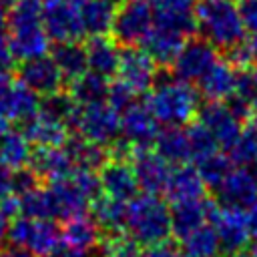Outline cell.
I'll return each mask as SVG.
<instances>
[{
    "instance_id": "7bdbcfd3",
    "label": "cell",
    "mask_w": 257,
    "mask_h": 257,
    "mask_svg": "<svg viewBox=\"0 0 257 257\" xmlns=\"http://www.w3.org/2000/svg\"><path fill=\"white\" fill-rule=\"evenodd\" d=\"M239 14L249 32L257 34V0H239Z\"/></svg>"
},
{
    "instance_id": "836d02e7",
    "label": "cell",
    "mask_w": 257,
    "mask_h": 257,
    "mask_svg": "<svg viewBox=\"0 0 257 257\" xmlns=\"http://www.w3.org/2000/svg\"><path fill=\"white\" fill-rule=\"evenodd\" d=\"M70 153V157L74 159L76 167L82 169H92V171H100L108 161H110V151L108 147L90 143L82 137H70L68 143L64 145Z\"/></svg>"
},
{
    "instance_id": "44dd1931",
    "label": "cell",
    "mask_w": 257,
    "mask_h": 257,
    "mask_svg": "<svg viewBox=\"0 0 257 257\" xmlns=\"http://www.w3.org/2000/svg\"><path fill=\"white\" fill-rule=\"evenodd\" d=\"M187 42V36L183 32H177L173 28H165L155 24V28L149 32V36L143 42V48L149 52V56L163 66H173L179 52L183 50Z\"/></svg>"
},
{
    "instance_id": "816d5d0a",
    "label": "cell",
    "mask_w": 257,
    "mask_h": 257,
    "mask_svg": "<svg viewBox=\"0 0 257 257\" xmlns=\"http://www.w3.org/2000/svg\"><path fill=\"white\" fill-rule=\"evenodd\" d=\"M12 82H14V80H12L10 72H2V70H0V98L8 92V88L12 86Z\"/></svg>"
},
{
    "instance_id": "7c38bea8",
    "label": "cell",
    "mask_w": 257,
    "mask_h": 257,
    "mask_svg": "<svg viewBox=\"0 0 257 257\" xmlns=\"http://www.w3.org/2000/svg\"><path fill=\"white\" fill-rule=\"evenodd\" d=\"M18 80L28 86L32 92H36L38 96H50L60 92L64 76L58 70L56 62L52 56H40V58H32V60H24L18 66Z\"/></svg>"
},
{
    "instance_id": "8d00e7d4",
    "label": "cell",
    "mask_w": 257,
    "mask_h": 257,
    "mask_svg": "<svg viewBox=\"0 0 257 257\" xmlns=\"http://www.w3.org/2000/svg\"><path fill=\"white\" fill-rule=\"evenodd\" d=\"M231 169H233V159L223 155V153H219V151L197 161V171H199L203 183L207 187L215 189V191L223 185V181L227 179Z\"/></svg>"
},
{
    "instance_id": "bcb514c9",
    "label": "cell",
    "mask_w": 257,
    "mask_h": 257,
    "mask_svg": "<svg viewBox=\"0 0 257 257\" xmlns=\"http://www.w3.org/2000/svg\"><path fill=\"white\" fill-rule=\"evenodd\" d=\"M12 181H14V171L10 167H6L4 163H0V203L14 195V189H12Z\"/></svg>"
},
{
    "instance_id": "7402d4cb",
    "label": "cell",
    "mask_w": 257,
    "mask_h": 257,
    "mask_svg": "<svg viewBox=\"0 0 257 257\" xmlns=\"http://www.w3.org/2000/svg\"><path fill=\"white\" fill-rule=\"evenodd\" d=\"M40 110L38 94L32 92L28 86H24L20 80L12 82L8 92L0 98V116L8 122H26Z\"/></svg>"
},
{
    "instance_id": "f546056e",
    "label": "cell",
    "mask_w": 257,
    "mask_h": 257,
    "mask_svg": "<svg viewBox=\"0 0 257 257\" xmlns=\"http://www.w3.org/2000/svg\"><path fill=\"white\" fill-rule=\"evenodd\" d=\"M58 66V70L62 72L64 80H74L78 76H82L88 70V58H86V46L80 40H72V42H60L52 48L50 54Z\"/></svg>"
},
{
    "instance_id": "4316f807",
    "label": "cell",
    "mask_w": 257,
    "mask_h": 257,
    "mask_svg": "<svg viewBox=\"0 0 257 257\" xmlns=\"http://www.w3.org/2000/svg\"><path fill=\"white\" fill-rule=\"evenodd\" d=\"M86 46V58H88V70L100 74V76H112L118 72L120 64V50L114 38L108 36H90Z\"/></svg>"
},
{
    "instance_id": "91938a15",
    "label": "cell",
    "mask_w": 257,
    "mask_h": 257,
    "mask_svg": "<svg viewBox=\"0 0 257 257\" xmlns=\"http://www.w3.org/2000/svg\"><path fill=\"white\" fill-rule=\"evenodd\" d=\"M116 2H126V0H116Z\"/></svg>"
},
{
    "instance_id": "681fc988",
    "label": "cell",
    "mask_w": 257,
    "mask_h": 257,
    "mask_svg": "<svg viewBox=\"0 0 257 257\" xmlns=\"http://www.w3.org/2000/svg\"><path fill=\"white\" fill-rule=\"evenodd\" d=\"M50 257H88V253H82V251H76V249H70V247H60L56 249Z\"/></svg>"
},
{
    "instance_id": "d6a6232c",
    "label": "cell",
    "mask_w": 257,
    "mask_h": 257,
    "mask_svg": "<svg viewBox=\"0 0 257 257\" xmlns=\"http://www.w3.org/2000/svg\"><path fill=\"white\" fill-rule=\"evenodd\" d=\"M108 86L110 80L106 76H100L92 70H86L82 76L74 78L70 82L68 94L74 98L76 104H96V102H106L108 96Z\"/></svg>"
},
{
    "instance_id": "b9f144b4",
    "label": "cell",
    "mask_w": 257,
    "mask_h": 257,
    "mask_svg": "<svg viewBox=\"0 0 257 257\" xmlns=\"http://www.w3.org/2000/svg\"><path fill=\"white\" fill-rule=\"evenodd\" d=\"M34 187H38V177L28 169H18L14 171V181H12V189H14V195H24L28 191H32Z\"/></svg>"
},
{
    "instance_id": "ac0fdd59",
    "label": "cell",
    "mask_w": 257,
    "mask_h": 257,
    "mask_svg": "<svg viewBox=\"0 0 257 257\" xmlns=\"http://www.w3.org/2000/svg\"><path fill=\"white\" fill-rule=\"evenodd\" d=\"M219 201L211 199H197V201H183V203H173L171 209V225L173 233L183 239L195 229L211 223L215 211H217Z\"/></svg>"
},
{
    "instance_id": "f907efd6",
    "label": "cell",
    "mask_w": 257,
    "mask_h": 257,
    "mask_svg": "<svg viewBox=\"0 0 257 257\" xmlns=\"http://www.w3.org/2000/svg\"><path fill=\"white\" fill-rule=\"evenodd\" d=\"M0 257H34V255L18 247H8V249H0Z\"/></svg>"
},
{
    "instance_id": "11a10c76",
    "label": "cell",
    "mask_w": 257,
    "mask_h": 257,
    "mask_svg": "<svg viewBox=\"0 0 257 257\" xmlns=\"http://www.w3.org/2000/svg\"><path fill=\"white\" fill-rule=\"evenodd\" d=\"M249 48H251V54H253V60H257V34H253V38L249 40Z\"/></svg>"
},
{
    "instance_id": "603a6c76",
    "label": "cell",
    "mask_w": 257,
    "mask_h": 257,
    "mask_svg": "<svg viewBox=\"0 0 257 257\" xmlns=\"http://www.w3.org/2000/svg\"><path fill=\"white\" fill-rule=\"evenodd\" d=\"M237 68L229 60H217L199 80V92L207 100H227L235 90Z\"/></svg>"
},
{
    "instance_id": "f5cc1de1",
    "label": "cell",
    "mask_w": 257,
    "mask_h": 257,
    "mask_svg": "<svg viewBox=\"0 0 257 257\" xmlns=\"http://www.w3.org/2000/svg\"><path fill=\"white\" fill-rule=\"evenodd\" d=\"M4 239H8V217L0 211V247H2Z\"/></svg>"
},
{
    "instance_id": "4dcf8cb0",
    "label": "cell",
    "mask_w": 257,
    "mask_h": 257,
    "mask_svg": "<svg viewBox=\"0 0 257 257\" xmlns=\"http://www.w3.org/2000/svg\"><path fill=\"white\" fill-rule=\"evenodd\" d=\"M126 205L128 203L100 193L90 203L92 219L98 223L100 229L108 233H122V229L126 227Z\"/></svg>"
},
{
    "instance_id": "d6986e66",
    "label": "cell",
    "mask_w": 257,
    "mask_h": 257,
    "mask_svg": "<svg viewBox=\"0 0 257 257\" xmlns=\"http://www.w3.org/2000/svg\"><path fill=\"white\" fill-rule=\"evenodd\" d=\"M10 44L14 50L16 60H32L48 54L50 38L42 26V22H28V24H16L8 26Z\"/></svg>"
},
{
    "instance_id": "9a60e30c",
    "label": "cell",
    "mask_w": 257,
    "mask_h": 257,
    "mask_svg": "<svg viewBox=\"0 0 257 257\" xmlns=\"http://www.w3.org/2000/svg\"><path fill=\"white\" fill-rule=\"evenodd\" d=\"M217 193L221 205L249 209L257 203V169L243 165L233 167Z\"/></svg>"
},
{
    "instance_id": "f6af8a7d",
    "label": "cell",
    "mask_w": 257,
    "mask_h": 257,
    "mask_svg": "<svg viewBox=\"0 0 257 257\" xmlns=\"http://www.w3.org/2000/svg\"><path fill=\"white\" fill-rule=\"evenodd\" d=\"M16 62V56H14V50H12V44H10V36L0 32V70L2 72H8Z\"/></svg>"
},
{
    "instance_id": "f1b7e54d",
    "label": "cell",
    "mask_w": 257,
    "mask_h": 257,
    "mask_svg": "<svg viewBox=\"0 0 257 257\" xmlns=\"http://www.w3.org/2000/svg\"><path fill=\"white\" fill-rule=\"evenodd\" d=\"M155 153L161 159H165L171 167L187 165V161L193 159L187 128H181V126H165L159 133L157 141H155Z\"/></svg>"
},
{
    "instance_id": "9f6ffc18",
    "label": "cell",
    "mask_w": 257,
    "mask_h": 257,
    "mask_svg": "<svg viewBox=\"0 0 257 257\" xmlns=\"http://www.w3.org/2000/svg\"><path fill=\"white\" fill-rule=\"evenodd\" d=\"M247 120H249V124H251V126H257V104L251 108V112H249V118H247Z\"/></svg>"
},
{
    "instance_id": "7dc6e473",
    "label": "cell",
    "mask_w": 257,
    "mask_h": 257,
    "mask_svg": "<svg viewBox=\"0 0 257 257\" xmlns=\"http://www.w3.org/2000/svg\"><path fill=\"white\" fill-rule=\"evenodd\" d=\"M155 12L159 10H193V0H147Z\"/></svg>"
},
{
    "instance_id": "ee69618b",
    "label": "cell",
    "mask_w": 257,
    "mask_h": 257,
    "mask_svg": "<svg viewBox=\"0 0 257 257\" xmlns=\"http://www.w3.org/2000/svg\"><path fill=\"white\" fill-rule=\"evenodd\" d=\"M145 257H187V255H185L183 247H177L171 241H163V243L151 245L145 251Z\"/></svg>"
},
{
    "instance_id": "60d3db41",
    "label": "cell",
    "mask_w": 257,
    "mask_h": 257,
    "mask_svg": "<svg viewBox=\"0 0 257 257\" xmlns=\"http://www.w3.org/2000/svg\"><path fill=\"white\" fill-rule=\"evenodd\" d=\"M135 98H137V92H135L133 88H128L122 80H114V82H110L106 102H108L116 112L122 114L126 108H131L133 104H137Z\"/></svg>"
},
{
    "instance_id": "8fae6325",
    "label": "cell",
    "mask_w": 257,
    "mask_h": 257,
    "mask_svg": "<svg viewBox=\"0 0 257 257\" xmlns=\"http://www.w3.org/2000/svg\"><path fill=\"white\" fill-rule=\"evenodd\" d=\"M157 78H159L157 62L149 56L145 48L128 46L120 52L118 80H122L137 94L149 92L157 84Z\"/></svg>"
},
{
    "instance_id": "30bf717a",
    "label": "cell",
    "mask_w": 257,
    "mask_h": 257,
    "mask_svg": "<svg viewBox=\"0 0 257 257\" xmlns=\"http://www.w3.org/2000/svg\"><path fill=\"white\" fill-rule=\"evenodd\" d=\"M197 120L215 137L219 147L227 151L237 143L241 135V118L223 100H207L197 112Z\"/></svg>"
},
{
    "instance_id": "74e56055",
    "label": "cell",
    "mask_w": 257,
    "mask_h": 257,
    "mask_svg": "<svg viewBox=\"0 0 257 257\" xmlns=\"http://www.w3.org/2000/svg\"><path fill=\"white\" fill-rule=\"evenodd\" d=\"M102 257H145L141 243L124 233H108L106 239L100 243Z\"/></svg>"
},
{
    "instance_id": "4fadbf2b",
    "label": "cell",
    "mask_w": 257,
    "mask_h": 257,
    "mask_svg": "<svg viewBox=\"0 0 257 257\" xmlns=\"http://www.w3.org/2000/svg\"><path fill=\"white\" fill-rule=\"evenodd\" d=\"M159 133V120L147 104H133L120 114V137L131 149H149Z\"/></svg>"
},
{
    "instance_id": "94428289",
    "label": "cell",
    "mask_w": 257,
    "mask_h": 257,
    "mask_svg": "<svg viewBox=\"0 0 257 257\" xmlns=\"http://www.w3.org/2000/svg\"><path fill=\"white\" fill-rule=\"evenodd\" d=\"M255 76H257V70H255Z\"/></svg>"
},
{
    "instance_id": "ab89813d",
    "label": "cell",
    "mask_w": 257,
    "mask_h": 257,
    "mask_svg": "<svg viewBox=\"0 0 257 257\" xmlns=\"http://www.w3.org/2000/svg\"><path fill=\"white\" fill-rule=\"evenodd\" d=\"M187 135H189V143H191V153H193V159L199 161L207 155H213L219 151V143L215 141V137L197 120V122H191L187 126Z\"/></svg>"
},
{
    "instance_id": "3957f363",
    "label": "cell",
    "mask_w": 257,
    "mask_h": 257,
    "mask_svg": "<svg viewBox=\"0 0 257 257\" xmlns=\"http://www.w3.org/2000/svg\"><path fill=\"white\" fill-rule=\"evenodd\" d=\"M124 229H128V235L147 247L169 241V235L173 233L171 209L159 195H137L126 205Z\"/></svg>"
},
{
    "instance_id": "e0dca14e",
    "label": "cell",
    "mask_w": 257,
    "mask_h": 257,
    "mask_svg": "<svg viewBox=\"0 0 257 257\" xmlns=\"http://www.w3.org/2000/svg\"><path fill=\"white\" fill-rule=\"evenodd\" d=\"M98 175H100V189H102V193L108 195V197H114L118 201L128 203L141 191L131 163L124 161V159H110L98 171Z\"/></svg>"
},
{
    "instance_id": "ba28073f",
    "label": "cell",
    "mask_w": 257,
    "mask_h": 257,
    "mask_svg": "<svg viewBox=\"0 0 257 257\" xmlns=\"http://www.w3.org/2000/svg\"><path fill=\"white\" fill-rule=\"evenodd\" d=\"M211 225L215 227L221 249L225 253H237L243 251L245 245L251 241L249 221H247V209L229 207V205H217V211L211 219Z\"/></svg>"
},
{
    "instance_id": "c3c4849f",
    "label": "cell",
    "mask_w": 257,
    "mask_h": 257,
    "mask_svg": "<svg viewBox=\"0 0 257 257\" xmlns=\"http://www.w3.org/2000/svg\"><path fill=\"white\" fill-rule=\"evenodd\" d=\"M247 221H249V231H251V239L257 243V203L251 205L247 209Z\"/></svg>"
},
{
    "instance_id": "9c48e42d",
    "label": "cell",
    "mask_w": 257,
    "mask_h": 257,
    "mask_svg": "<svg viewBox=\"0 0 257 257\" xmlns=\"http://www.w3.org/2000/svg\"><path fill=\"white\" fill-rule=\"evenodd\" d=\"M219 60L217 48L207 42L203 36L189 38L173 62V76L185 82H197L215 62Z\"/></svg>"
},
{
    "instance_id": "e575fe53",
    "label": "cell",
    "mask_w": 257,
    "mask_h": 257,
    "mask_svg": "<svg viewBox=\"0 0 257 257\" xmlns=\"http://www.w3.org/2000/svg\"><path fill=\"white\" fill-rule=\"evenodd\" d=\"M181 241H183V251L187 257H219L223 253L219 235L211 223L195 229Z\"/></svg>"
},
{
    "instance_id": "5bb4252c",
    "label": "cell",
    "mask_w": 257,
    "mask_h": 257,
    "mask_svg": "<svg viewBox=\"0 0 257 257\" xmlns=\"http://www.w3.org/2000/svg\"><path fill=\"white\" fill-rule=\"evenodd\" d=\"M128 163L135 171V177L139 181V187L143 193L159 195L165 191V185L171 175V165L161 159L155 151L151 149H133Z\"/></svg>"
},
{
    "instance_id": "8992f818",
    "label": "cell",
    "mask_w": 257,
    "mask_h": 257,
    "mask_svg": "<svg viewBox=\"0 0 257 257\" xmlns=\"http://www.w3.org/2000/svg\"><path fill=\"white\" fill-rule=\"evenodd\" d=\"M153 28H155V8L147 0H126L118 6L112 24V36L116 44L128 48L143 44Z\"/></svg>"
},
{
    "instance_id": "d590c367",
    "label": "cell",
    "mask_w": 257,
    "mask_h": 257,
    "mask_svg": "<svg viewBox=\"0 0 257 257\" xmlns=\"http://www.w3.org/2000/svg\"><path fill=\"white\" fill-rule=\"evenodd\" d=\"M20 199V215L32 219H58L56 205L50 187H34L32 191L18 197Z\"/></svg>"
},
{
    "instance_id": "ffe728a7",
    "label": "cell",
    "mask_w": 257,
    "mask_h": 257,
    "mask_svg": "<svg viewBox=\"0 0 257 257\" xmlns=\"http://www.w3.org/2000/svg\"><path fill=\"white\" fill-rule=\"evenodd\" d=\"M207 185L203 183L197 167L191 165H177L171 169L169 181L165 185L163 195L171 203H183V201H197L205 197Z\"/></svg>"
},
{
    "instance_id": "5b68a950",
    "label": "cell",
    "mask_w": 257,
    "mask_h": 257,
    "mask_svg": "<svg viewBox=\"0 0 257 257\" xmlns=\"http://www.w3.org/2000/svg\"><path fill=\"white\" fill-rule=\"evenodd\" d=\"M70 128L76 131V137L110 147L120 135V112H116L108 102L78 104Z\"/></svg>"
},
{
    "instance_id": "680465c9",
    "label": "cell",
    "mask_w": 257,
    "mask_h": 257,
    "mask_svg": "<svg viewBox=\"0 0 257 257\" xmlns=\"http://www.w3.org/2000/svg\"><path fill=\"white\" fill-rule=\"evenodd\" d=\"M251 253H253V257H257V247H255V249H253Z\"/></svg>"
},
{
    "instance_id": "d4e9b609",
    "label": "cell",
    "mask_w": 257,
    "mask_h": 257,
    "mask_svg": "<svg viewBox=\"0 0 257 257\" xmlns=\"http://www.w3.org/2000/svg\"><path fill=\"white\" fill-rule=\"evenodd\" d=\"M80 20L86 36H106L118 12L116 0H80Z\"/></svg>"
},
{
    "instance_id": "52a82bcc",
    "label": "cell",
    "mask_w": 257,
    "mask_h": 257,
    "mask_svg": "<svg viewBox=\"0 0 257 257\" xmlns=\"http://www.w3.org/2000/svg\"><path fill=\"white\" fill-rule=\"evenodd\" d=\"M78 4L80 0H44L42 26L52 42L60 44L80 40L84 28Z\"/></svg>"
},
{
    "instance_id": "7a4b0ae2",
    "label": "cell",
    "mask_w": 257,
    "mask_h": 257,
    "mask_svg": "<svg viewBox=\"0 0 257 257\" xmlns=\"http://www.w3.org/2000/svg\"><path fill=\"white\" fill-rule=\"evenodd\" d=\"M147 106L159 124L165 126H185L201 108L199 92L189 82L175 76L167 80L157 78V84L147 94Z\"/></svg>"
},
{
    "instance_id": "83f0119b",
    "label": "cell",
    "mask_w": 257,
    "mask_h": 257,
    "mask_svg": "<svg viewBox=\"0 0 257 257\" xmlns=\"http://www.w3.org/2000/svg\"><path fill=\"white\" fill-rule=\"evenodd\" d=\"M52 197H54V205H56V215L58 219H72L78 215H84L90 199L84 195V191L72 181V177L48 183Z\"/></svg>"
},
{
    "instance_id": "6f0895ef",
    "label": "cell",
    "mask_w": 257,
    "mask_h": 257,
    "mask_svg": "<svg viewBox=\"0 0 257 257\" xmlns=\"http://www.w3.org/2000/svg\"><path fill=\"white\" fill-rule=\"evenodd\" d=\"M229 257H253V253H249V251H237V253H231Z\"/></svg>"
},
{
    "instance_id": "277c9868",
    "label": "cell",
    "mask_w": 257,
    "mask_h": 257,
    "mask_svg": "<svg viewBox=\"0 0 257 257\" xmlns=\"http://www.w3.org/2000/svg\"><path fill=\"white\" fill-rule=\"evenodd\" d=\"M12 247L24 249L34 257H50L62 245V229L50 219H32L18 215L8 225Z\"/></svg>"
},
{
    "instance_id": "484cf974",
    "label": "cell",
    "mask_w": 257,
    "mask_h": 257,
    "mask_svg": "<svg viewBox=\"0 0 257 257\" xmlns=\"http://www.w3.org/2000/svg\"><path fill=\"white\" fill-rule=\"evenodd\" d=\"M100 227L92 217L86 215H78L72 219H66L62 225V243L70 249L88 253L94 247H98L102 243V235H100Z\"/></svg>"
},
{
    "instance_id": "db71d44e",
    "label": "cell",
    "mask_w": 257,
    "mask_h": 257,
    "mask_svg": "<svg viewBox=\"0 0 257 257\" xmlns=\"http://www.w3.org/2000/svg\"><path fill=\"white\" fill-rule=\"evenodd\" d=\"M8 24V10L6 6L0 2V32H4V26Z\"/></svg>"
},
{
    "instance_id": "cb8c5ba5",
    "label": "cell",
    "mask_w": 257,
    "mask_h": 257,
    "mask_svg": "<svg viewBox=\"0 0 257 257\" xmlns=\"http://www.w3.org/2000/svg\"><path fill=\"white\" fill-rule=\"evenodd\" d=\"M26 139L36 147H64L70 139L68 126L44 112H36L32 118L24 122Z\"/></svg>"
},
{
    "instance_id": "6da1fadb",
    "label": "cell",
    "mask_w": 257,
    "mask_h": 257,
    "mask_svg": "<svg viewBox=\"0 0 257 257\" xmlns=\"http://www.w3.org/2000/svg\"><path fill=\"white\" fill-rule=\"evenodd\" d=\"M197 30L215 48L231 50L245 42V24L235 0H199L195 6Z\"/></svg>"
},
{
    "instance_id": "1f68e13d",
    "label": "cell",
    "mask_w": 257,
    "mask_h": 257,
    "mask_svg": "<svg viewBox=\"0 0 257 257\" xmlns=\"http://www.w3.org/2000/svg\"><path fill=\"white\" fill-rule=\"evenodd\" d=\"M30 145L32 143L26 139V135L22 131L8 128V131L0 133V163L10 167L12 171L28 167L30 157H32Z\"/></svg>"
},
{
    "instance_id": "2e32d148",
    "label": "cell",
    "mask_w": 257,
    "mask_h": 257,
    "mask_svg": "<svg viewBox=\"0 0 257 257\" xmlns=\"http://www.w3.org/2000/svg\"><path fill=\"white\" fill-rule=\"evenodd\" d=\"M28 169L38 179H46L48 183H54L70 177L76 165L66 147H36L32 151Z\"/></svg>"
},
{
    "instance_id": "f35d334b",
    "label": "cell",
    "mask_w": 257,
    "mask_h": 257,
    "mask_svg": "<svg viewBox=\"0 0 257 257\" xmlns=\"http://www.w3.org/2000/svg\"><path fill=\"white\" fill-rule=\"evenodd\" d=\"M231 159L243 167L257 169V126H247L241 131L237 143L229 149Z\"/></svg>"
}]
</instances>
